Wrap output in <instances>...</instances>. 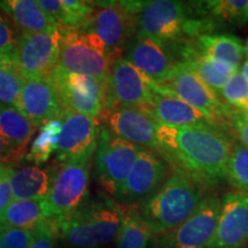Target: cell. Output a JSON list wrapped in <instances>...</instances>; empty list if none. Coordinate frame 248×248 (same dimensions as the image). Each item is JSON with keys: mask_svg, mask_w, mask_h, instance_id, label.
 Returning <instances> with one entry per match:
<instances>
[{"mask_svg": "<svg viewBox=\"0 0 248 248\" xmlns=\"http://www.w3.org/2000/svg\"><path fill=\"white\" fill-rule=\"evenodd\" d=\"M168 170V162L162 155L144 148L139 153L116 199L124 207L141 204L163 184Z\"/></svg>", "mask_w": 248, "mask_h": 248, "instance_id": "15", "label": "cell"}, {"mask_svg": "<svg viewBox=\"0 0 248 248\" xmlns=\"http://www.w3.org/2000/svg\"><path fill=\"white\" fill-rule=\"evenodd\" d=\"M17 109L38 126L51 120L62 121L69 113L48 77L24 80Z\"/></svg>", "mask_w": 248, "mask_h": 248, "instance_id": "18", "label": "cell"}, {"mask_svg": "<svg viewBox=\"0 0 248 248\" xmlns=\"http://www.w3.org/2000/svg\"><path fill=\"white\" fill-rule=\"evenodd\" d=\"M144 110L162 126L181 128L199 124H212L202 114L173 95L154 92L153 100L144 108Z\"/></svg>", "mask_w": 248, "mask_h": 248, "instance_id": "20", "label": "cell"}, {"mask_svg": "<svg viewBox=\"0 0 248 248\" xmlns=\"http://www.w3.org/2000/svg\"><path fill=\"white\" fill-rule=\"evenodd\" d=\"M222 200L209 195L203 198L186 221L173 230L155 235L153 248H207L215 234Z\"/></svg>", "mask_w": 248, "mask_h": 248, "instance_id": "9", "label": "cell"}, {"mask_svg": "<svg viewBox=\"0 0 248 248\" xmlns=\"http://www.w3.org/2000/svg\"><path fill=\"white\" fill-rule=\"evenodd\" d=\"M98 124L113 135L136 146L159 152V124L141 108L114 106L105 108L98 117Z\"/></svg>", "mask_w": 248, "mask_h": 248, "instance_id": "12", "label": "cell"}, {"mask_svg": "<svg viewBox=\"0 0 248 248\" xmlns=\"http://www.w3.org/2000/svg\"><path fill=\"white\" fill-rule=\"evenodd\" d=\"M245 54H246V57H247V59H248V39H247L246 46H245Z\"/></svg>", "mask_w": 248, "mask_h": 248, "instance_id": "41", "label": "cell"}, {"mask_svg": "<svg viewBox=\"0 0 248 248\" xmlns=\"http://www.w3.org/2000/svg\"><path fill=\"white\" fill-rule=\"evenodd\" d=\"M230 119L232 126L239 136L241 144L248 148V113L238 109L230 111Z\"/></svg>", "mask_w": 248, "mask_h": 248, "instance_id": "37", "label": "cell"}, {"mask_svg": "<svg viewBox=\"0 0 248 248\" xmlns=\"http://www.w3.org/2000/svg\"><path fill=\"white\" fill-rule=\"evenodd\" d=\"M61 31L20 33L15 58L16 70L24 80L48 77L57 67Z\"/></svg>", "mask_w": 248, "mask_h": 248, "instance_id": "13", "label": "cell"}, {"mask_svg": "<svg viewBox=\"0 0 248 248\" xmlns=\"http://www.w3.org/2000/svg\"><path fill=\"white\" fill-rule=\"evenodd\" d=\"M20 33L8 22V17L0 11V53L15 61Z\"/></svg>", "mask_w": 248, "mask_h": 248, "instance_id": "33", "label": "cell"}, {"mask_svg": "<svg viewBox=\"0 0 248 248\" xmlns=\"http://www.w3.org/2000/svg\"><path fill=\"white\" fill-rule=\"evenodd\" d=\"M49 221L44 199L13 200L0 216V226L33 231Z\"/></svg>", "mask_w": 248, "mask_h": 248, "instance_id": "25", "label": "cell"}, {"mask_svg": "<svg viewBox=\"0 0 248 248\" xmlns=\"http://www.w3.org/2000/svg\"><path fill=\"white\" fill-rule=\"evenodd\" d=\"M61 35L57 68L71 75L108 79L113 63L94 37L80 29Z\"/></svg>", "mask_w": 248, "mask_h": 248, "instance_id": "8", "label": "cell"}, {"mask_svg": "<svg viewBox=\"0 0 248 248\" xmlns=\"http://www.w3.org/2000/svg\"><path fill=\"white\" fill-rule=\"evenodd\" d=\"M147 248H153V247H152V246H150V247H147Z\"/></svg>", "mask_w": 248, "mask_h": 248, "instance_id": "44", "label": "cell"}, {"mask_svg": "<svg viewBox=\"0 0 248 248\" xmlns=\"http://www.w3.org/2000/svg\"><path fill=\"white\" fill-rule=\"evenodd\" d=\"M32 243L30 248H54L55 239L58 238L54 221L49 219L38 229L32 231Z\"/></svg>", "mask_w": 248, "mask_h": 248, "instance_id": "35", "label": "cell"}, {"mask_svg": "<svg viewBox=\"0 0 248 248\" xmlns=\"http://www.w3.org/2000/svg\"><path fill=\"white\" fill-rule=\"evenodd\" d=\"M4 68H13V69H16V63H15L13 59L0 53V69H4Z\"/></svg>", "mask_w": 248, "mask_h": 248, "instance_id": "39", "label": "cell"}, {"mask_svg": "<svg viewBox=\"0 0 248 248\" xmlns=\"http://www.w3.org/2000/svg\"><path fill=\"white\" fill-rule=\"evenodd\" d=\"M154 84L121 57L111 64L105 108L125 106L144 109L153 100Z\"/></svg>", "mask_w": 248, "mask_h": 248, "instance_id": "14", "label": "cell"}, {"mask_svg": "<svg viewBox=\"0 0 248 248\" xmlns=\"http://www.w3.org/2000/svg\"><path fill=\"white\" fill-rule=\"evenodd\" d=\"M181 63L193 71L200 77L203 83H206L214 92L221 93L223 86L230 77L223 75L216 69L214 61L204 58L202 54L193 48H185L183 51V60Z\"/></svg>", "mask_w": 248, "mask_h": 248, "instance_id": "28", "label": "cell"}, {"mask_svg": "<svg viewBox=\"0 0 248 248\" xmlns=\"http://www.w3.org/2000/svg\"><path fill=\"white\" fill-rule=\"evenodd\" d=\"M240 73L243 74L245 78H246V80L248 82V60L245 62V63L241 66V69H240Z\"/></svg>", "mask_w": 248, "mask_h": 248, "instance_id": "40", "label": "cell"}, {"mask_svg": "<svg viewBox=\"0 0 248 248\" xmlns=\"http://www.w3.org/2000/svg\"><path fill=\"white\" fill-rule=\"evenodd\" d=\"M221 94L230 106L248 113V82L239 70L228 79Z\"/></svg>", "mask_w": 248, "mask_h": 248, "instance_id": "32", "label": "cell"}, {"mask_svg": "<svg viewBox=\"0 0 248 248\" xmlns=\"http://www.w3.org/2000/svg\"><path fill=\"white\" fill-rule=\"evenodd\" d=\"M11 167L0 164V216L13 201L11 185H9V173Z\"/></svg>", "mask_w": 248, "mask_h": 248, "instance_id": "36", "label": "cell"}, {"mask_svg": "<svg viewBox=\"0 0 248 248\" xmlns=\"http://www.w3.org/2000/svg\"><path fill=\"white\" fill-rule=\"evenodd\" d=\"M202 199L200 184L184 173L175 172L138 209L153 235H159L186 221Z\"/></svg>", "mask_w": 248, "mask_h": 248, "instance_id": "3", "label": "cell"}, {"mask_svg": "<svg viewBox=\"0 0 248 248\" xmlns=\"http://www.w3.org/2000/svg\"><path fill=\"white\" fill-rule=\"evenodd\" d=\"M98 121L69 111L61 123L57 146V162L73 163L91 161L97 150Z\"/></svg>", "mask_w": 248, "mask_h": 248, "instance_id": "16", "label": "cell"}, {"mask_svg": "<svg viewBox=\"0 0 248 248\" xmlns=\"http://www.w3.org/2000/svg\"><path fill=\"white\" fill-rule=\"evenodd\" d=\"M248 244V193L230 192L222 199L218 223L207 248H243Z\"/></svg>", "mask_w": 248, "mask_h": 248, "instance_id": "17", "label": "cell"}, {"mask_svg": "<svg viewBox=\"0 0 248 248\" xmlns=\"http://www.w3.org/2000/svg\"><path fill=\"white\" fill-rule=\"evenodd\" d=\"M61 123V120H51L42 124L24 159L36 164L45 163L57 151Z\"/></svg>", "mask_w": 248, "mask_h": 248, "instance_id": "29", "label": "cell"}, {"mask_svg": "<svg viewBox=\"0 0 248 248\" xmlns=\"http://www.w3.org/2000/svg\"><path fill=\"white\" fill-rule=\"evenodd\" d=\"M22 159L23 157L0 136V164L8 166L11 163H17Z\"/></svg>", "mask_w": 248, "mask_h": 248, "instance_id": "38", "label": "cell"}, {"mask_svg": "<svg viewBox=\"0 0 248 248\" xmlns=\"http://www.w3.org/2000/svg\"><path fill=\"white\" fill-rule=\"evenodd\" d=\"M188 15V6L177 0L144 1L138 14L136 37L152 39L166 47L184 35L199 32V20H190Z\"/></svg>", "mask_w": 248, "mask_h": 248, "instance_id": "5", "label": "cell"}, {"mask_svg": "<svg viewBox=\"0 0 248 248\" xmlns=\"http://www.w3.org/2000/svg\"><path fill=\"white\" fill-rule=\"evenodd\" d=\"M225 178L238 192L248 193V148L241 142L232 145Z\"/></svg>", "mask_w": 248, "mask_h": 248, "instance_id": "30", "label": "cell"}, {"mask_svg": "<svg viewBox=\"0 0 248 248\" xmlns=\"http://www.w3.org/2000/svg\"><path fill=\"white\" fill-rule=\"evenodd\" d=\"M24 79L13 68L0 69V104L17 108Z\"/></svg>", "mask_w": 248, "mask_h": 248, "instance_id": "31", "label": "cell"}, {"mask_svg": "<svg viewBox=\"0 0 248 248\" xmlns=\"http://www.w3.org/2000/svg\"><path fill=\"white\" fill-rule=\"evenodd\" d=\"M198 52L212 61L239 69L245 47L237 36L230 33H202L197 38Z\"/></svg>", "mask_w": 248, "mask_h": 248, "instance_id": "22", "label": "cell"}, {"mask_svg": "<svg viewBox=\"0 0 248 248\" xmlns=\"http://www.w3.org/2000/svg\"><path fill=\"white\" fill-rule=\"evenodd\" d=\"M154 92L160 94L173 95L188 106L194 108L206 117L213 125L217 120L229 113V109L219 101L218 94L213 91L200 77L177 62L175 73L166 84H154Z\"/></svg>", "mask_w": 248, "mask_h": 248, "instance_id": "11", "label": "cell"}, {"mask_svg": "<svg viewBox=\"0 0 248 248\" xmlns=\"http://www.w3.org/2000/svg\"><path fill=\"white\" fill-rule=\"evenodd\" d=\"M101 248H109V247H107V246H106V247H101Z\"/></svg>", "mask_w": 248, "mask_h": 248, "instance_id": "43", "label": "cell"}, {"mask_svg": "<svg viewBox=\"0 0 248 248\" xmlns=\"http://www.w3.org/2000/svg\"><path fill=\"white\" fill-rule=\"evenodd\" d=\"M122 58L156 84L168 83L177 67L163 45L140 37L126 45Z\"/></svg>", "mask_w": 248, "mask_h": 248, "instance_id": "19", "label": "cell"}, {"mask_svg": "<svg viewBox=\"0 0 248 248\" xmlns=\"http://www.w3.org/2000/svg\"><path fill=\"white\" fill-rule=\"evenodd\" d=\"M157 136V153L175 164L177 172L201 186L215 185L225 178L232 145L212 124L181 128L159 125Z\"/></svg>", "mask_w": 248, "mask_h": 248, "instance_id": "1", "label": "cell"}, {"mask_svg": "<svg viewBox=\"0 0 248 248\" xmlns=\"http://www.w3.org/2000/svg\"><path fill=\"white\" fill-rule=\"evenodd\" d=\"M32 231L0 226V248H30Z\"/></svg>", "mask_w": 248, "mask_h": 248, "instance_id": "34", "label": "cell"}, {"mask_svg": "<svg viewBox=\"0 0 248 248\" xmlns=\"http://www.w3.org/2000/svg\"><path fill=\"white\" fill-rule=\"evenodd\" d=\"M144 1H94V8L80 30L98 40L108 59L122 57L126 45L137 36V18Z\"/></svg>", "mask_w": 248, "mask_h": 248, "instance_id": "4", "label": "cell"}, {"mask_svg": "<svg viewBox=\"0 0 248 248\" xmlns=\"http://www.w3.org/2000/svg\"><path fill=\"white\" fill-rule=\"evenodd\" d=\"M142 150L99 125L93 170L99 185L108 195L117 197Z\"/></svg>", "mask_w": 248, "mask_h": 248, "instance_id": "6", "label": "cell"}, {"mask_svg": "<svg viewBox=\"0 0 248 248\" xmlns=\"http://www.w3.org/2000/svg\"><path fill=\"white\" fill-rule=\"evenodd\" d=\"M124 207L109 195L88 198L69 215L54 219L58 238L74 248H101L117 239Z\"/></svg>", "mask_w": 248, "mask_h": 248, "instance_id": "2", "label": "cell"}, {"mask_svg": "<svg viewBox=\"0 0 248 248\" xmlns=\"http://www.w3.org/2000/svg\"><path fill=\"white\" fill-rule=\"evenodd\" d=\"M198 4L199 14H209L221 22L234 26L248 22V0H209Z\"/></svg>", "mask_w": 248, "mask_h": 248, "instance_id": "27", "label": "cell"}, {"mask_svg": "<svg viewBox=\"0 0 248 248\" xmlns=\"http://www.w3.org/2000/svg\"><path fill=\"white\" fill-rule=\"evenodd\" d=\"M91 161L57 162L47 170L51 186L44 200L49 219L54 221L69 215L88 200Z\"/></svg>", "mask_w": 248, "mask_h": 248, "instance_id": "7", "label": "cell"}, {"mask_svg": "<svg viewBox=\"0 0 248 248\" xmlns=\"http://www.w3.org/2000/svg\"><path fill=\"white\" fill-rule=\"evenodd\" d=\"M48 78L54 84L68 111L98 120L106 107L108 79L71 75L57 67Z\"/></svg>", "mask_w": 248, "mask_h": 248, "instance_id": "10", "label": "cell"}, {"mask_svg": "<svg viewBox=\"0 0 248 248\" xmlns=\"http://www.w3.org/2000/svg\"><path fill=\"white\" fill-rule=\"evenodd\" d=\"M2 107H4V105H2V104H0V109H1Z\"/></svg>", "mask_w": 248, "mask_h": 248, "instance_id": "42", "label": "cell"}, {"mask_svg": "<svg viewBox=\"0 0 248 248\" xmlns=\"http://www.w3.org/2000/svg\"><path fill=\"white\" fill-rule=\"evenodd\" d=\"M153 233L139 213L138 206L124 207L123 222L117 235V248H147Z\"/></svg>", "mask_w": 248, "mask_h": 248, "instance_id": "26", "label": "cell"}, {"mask_svg": "<svg viewBox=\"0 0 248 248\" xmlns=\"http://www.w3.org/2000/svg\"><path fill=\"white\" fill-rule=\"evenodd\" d=\"M38 128L17 108L4 106L0 109V136L22 157Z\"/></svg>", "mask_w": 248, "mask_h": 248, "instance_id": "23", "label": "cell"}, {"mask_svg": "<svg viewBox=\"0 0 248 248\" xmlns=\"http://www.w3.org/2000/svg\"><path fill=\"white\" fill-rule=\"evenodd\" d=\"M9 185L14 200L45 199L51 186L47 170L37 166L14 170L9 173Z\"/></svg>", "mask_w": 248, "mask_h": 248, "instance_id": "24", "label": "cell"}, {"mask_svg": "<svg viewBox=\"0 0 248 248\" xmlns=\"http://www.w3.org/2000/svg\"><path fill=\"white\" fill-rule=\"evenodd\" d=\"M0 9L9 17L20 33L52 32L58 27L35 0H5Z\"/></svg>", "mask_w": 248, "mask_h": 248, "instance_id": "21", "label": "cell"}]
</instances>
